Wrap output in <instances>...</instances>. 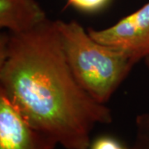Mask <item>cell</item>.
<instances>
[{
    "instance_id": "1",
    "label": "cell",
    "mask_w": 149,
    "mask_h": 149,
    "mask_svg": "<svg viewBox=\"0 0 149 149\" xmlns=\"http://www.w3.org/2000/svg\"><path fill=\"white\" fill-rule=\"evenodd\" d=\"M0 94L65 149H89L96 125L113 121L110 109L75 80L50 19L29 32L1 34Z\"/></svg>"
},
{
    "instance_id": "2",
    "label": "cell",
    "mask_w": 149,
    "mask_h": 149,
    "mask_svg": "<svg viewBox=\"0 0 149 149\" xmlns=\"http://www.w3.org/2000/svg\"><path fill=\"white\" fill-rule=\"evenodd\" d=\"M61 47L79 85L105 104L138 61L91 37L78 22L56 20Z\"/></svg>"
},
{
    "instance_id": "3",
    "label": "cell",
    "mask_w": 149,
    "mask_h": 149,
    "mask_svg": "<svg viewBox=\"0 0 149 149\" xmlns=\"http://www.w3.org/2000/svg\"><path fill=\"white\" fill-rule=\"evenodd\" d=\"M87 31L98 42L123 52L138 61L145 59L149 55V1L111 27Z\"/></svg>"
},
{
    "instance_id": "4",
    "label": "cell",
    "mask_w": 149,
    "mask_h": 149,
    "mask_svg": "<svg viewBox=\"0 0 149 149\" xmlns=\"http://www.w3.org/2000/svg\"><path fill=\"white\" fill-rule=\"evenodd\" d=\"M57 145L53 139L32 128L0 94V149H55Z\"/></svg>"
},
{
    "instance_id": "5",
    "label": "cell",
    "mask_w": 149,
    "mask_h": 149,
    "mask_svg": "<svg viewBox=\"0 0 149 149\" xmlns=\"http://www.w3.org/2000/svg\"><path fill=\"white\" fill-rule=\"evenodd\" d=\"M47 19L36 0H0V27L10 33L29 32Z\"/></svg>"
},
{
    "instance_id": "6",
    "label": "cell",
    "mask_w": 149,
    "mask_h": 149,
    "mask_svg": "<svg viewBox=\"0 0 149 149\" xmlns=\"http://www.w3.org/2000/svg\"><path fill=\"white\" fill-rule=\"evenodd\" d=\"M109 0H67V5L85 12H95L103 8Z\"/></svg>"
},
{
    "instance_id": "7",
    "label": "cell",
    "mask_w": 149,
    "mask_h": 149,
    "mask_svg": "<svg viewBox=\"0 0 149 149\" xmlns=\"http://www.w3.org/2000/svg\"><path fill=\"white\" fill-rule=\"evenodd\" d=\"M123 147L117 139L110 136H101L91 142L89 149H121Z\"/></svg>"
},
{
    "instance_id": "8",
    "label": "cell",
    "mask_w": 149,
    "mask_h": 149,
    "mask_svg": "<svg viewBox=\"0 0 149 149\" xmlns=\"http://www.w3.org/2000/svg\"><path fill=\"white\" fill-rule=\"evenodd\" d=\"M138 135L149 138V113L140 114L136 118Z\"/></svg>"
},
{
    "instance_id": "9",
    "label": "cell",
    "mask_w": 149,
    "mask_h": 149,
    "mask_svg": "<svg viewBox=\"0 0 149 149\" xmlns=\"http://www.w3.org/2000/svg\"><path fill=\"white\" fill-rule=\"evenodd\" d=\"M132 149H149V138L138 135L135 144Z\"/></svg>"
},
{
    "instance_id": "10",
    "label": "cell",
    "mask_w": 149,
    "mask_h": 149,
    "mask_svg": "<svg viewBox=\"0 0 149 149\" xmlns=\"http://www.w3.org/2000/svg\"><path fill=\"white\" fill-rule=\"evenodd\" d=\"M145 61H146V63H147V65H148V67H149V55L147 56V57L145 58Z\"/></svg>"
}]
</instances>
